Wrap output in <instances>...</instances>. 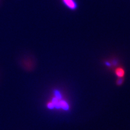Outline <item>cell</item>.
I'll use <instances>...</instances> for the list:
<instances>
[{"mask_svg": "<svg viewBox=\"0 0 130 130\" xmlns=\"http://www.w3.org/2000/svg\"><path fill=\"white\" fill-rule=\"evenodd\" d=\"M47 107L50 109H53L54 108V105L52 102H50L47 104Z\"/></svg>", "mask_w": 130, "mask_h": 130, "instance_id": "6", "label": "cell"}, {"mask_svg": "<svg viewBox=\"0 0 130 130\" xmlns=\"http://www.w3.org/2000/svg\"><path fill=\"white\" fill-rule=\"evenodd\" d=\"M61 1L65 6L71 10H75L78 7L75 0H61Z\"/></svg>", "mask_w": 130, "mask_h": 130, "instance_id": "1", "label": "cell"}, {"mask_svg": "<svg viewBox=\"0 0 130 130\" xmlns=\"http://www.w3.org/2000/svg\"><path fill=\"white\" fill-rule=\"evenodd\" d=\"M60 104L61 106V108H62L65 111H67L70 108V106H69L68 103L65 100H62V99L60 100Z\"/></svg>", "mask_w": 130, "mask_h": 130, "instance_id": "4", "label": "cell"}, {"mask_svg": "<svg viewBox=\"0 0 130 130\" xmlns=\"http://www.w3.org/2000/svg\"><path fill=\"white\" fill-rule=\"evenodd\" d=\"M124 82V78H117L116 80V84L118 86H121L123 85Z\"/></svg>", "mask_w": 130, "mask_h": 130, "instance_id": "5", "label": "cell"}, {"mask_svg": "<svg viewBox=\"0 0 130 130\" xmlns=\"http://www.w3.org/2000/svg\"><path fill=\"white\" fill-rule=\"evenodd\" d=\"M113 71L114 72H115V75L117 76V78H124L126 74V71L125 68L123 66H121L120 65H119V66H117Z\"/></svg>", "mask_w": 130, "mask_h": 130, "instance_id": "2", "label": "cell"}, {"mask_svg": "<svg viewBox=\"0 0 130 130\" xmlns=\"http://www.w3.org/2000/svg\"><path fill=\"white\" fill-rule=\"evenodd\" d=\"M105 65L109 70H114L115 69L119 66L118 63V61L114 59H109L108 60L106 61L105 62Z\"/></svg>", "mask_w": 130, "mask_h": 130, "instance_id": "3", "label": "cell"}]
</instances>
